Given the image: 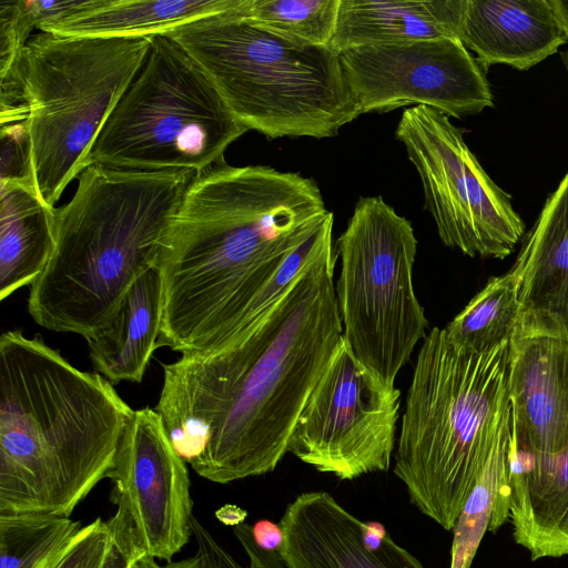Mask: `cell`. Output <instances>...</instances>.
<instances>
[{
  "label": "cell",
  "instance_id": "obj_30",
  "mask_svg": "<svg viewBox=\"0 0 568 568\" xmlns=\"http://www.w3.org/2000/svg\"><path fill=\"white\" fill-rule=\"evenodd\" d=\"M191 527L203 568H250L227 551L195 515L191 518Z\"/></svg>",
  "mask_w": 568,
  "mask_h": 568
},
{
  "label": "cell",
  "instance_id": "obj_18",
  "mask_svg": "<svg viewBox=\"0 0 568 568\" xmlns=\"http://www.w3.org/2000/svg\"><path fill=\"white\" fill-rule=\"evenodd\" d=\"M510 271L521 313L546 315L568 329V171L547 197Z\"/></svg>",
  "mask_w": 568,
  "mask_h": 568
},
{
  "label": "cell",
  "instance_id": "obj_12",
  "mask_svg": "<svg viewBox=\"0 0 568 568\" xmlns=\"http://www.w3.org/2000/svg\"><path fill=\"white\" fill-rule=\"evenodd\" d=\"M106 477L113 535L133 557L172 561L192 537L193 501L186 463L154 408L133 409Z\"/></svg>",
  "mask_w": 568,
  "mask_h": 568
},
{
  "label": "cell",
  "instance_id": "obj_35",
  "mask_svg": "<svg viewBox=\"0 0 568 568\" xmlns=\"http://www.w3.org/2000/svg\"><path fill=\"white\" fill-rule=\"evenodd\" d=\"M568 39V0H548Z\"/></svg>",
  "mask_w": 568,
  "mask_h": 568
},
{
  "label": "cell",
  "instance_id": "obj_20",
  "mask_svg": "<svg viewBox=\"0 0 568 568\" xmlns=\"http://www.w3.org/2000/svg\"><path fill=\"white\" fill-rule=\"evenodd\" d=\"M466 0H341L331 48L457 38Z\"/></svg>",
  "mask_w": 568,
  "mask_h": 568
},
{
  "label": "cell",
  "instance_id": "obj_7",
  "mask_svg": "<svg viewBox=\"0 0 568 568\" xmlns=\"http://www.w3.org/2000/svg\"><path fill=\"white\" fill-rule=\"evenodd\" d=\"M151 47L145 38L31 36L14 68L29 105L37 189L54 209L104 122L139 74Z\"/></svg>",
  "mask_w": 568,
  "mask_h": 568
},
{
  "label": "cell",
  "instance_id": "obj_11",
  "mask_svg": "<svg viewBox=\"0 0 568 568\" xmlns=\"http://www.w3.org/2000/svg\"><path fill=\"white\" fill-rule=\"evenodd\" d=\"M399 408L400 390L371 372L343 337L295 423L287 452L342 480L387 471Z\"/></svg>",
  "mask_w": 568,
  "mask_h": 568
},
{
  "label": "cell",
  "instance_id": "obj_1",
  "mask_svg": "<svg viewBox=\"0 0 568 568\" xmlns=\"http://www.w3.org/2000/svg\"><path fill=\"white\" fill-rule=\"evenodd\" d=\"M328 240L288 292L242 341L163 365L155 410L195 473L229 484L273 471L343 338Z\"/></svg>",
  "mask_w": 568,
  "mask_h": 568
},
{
  "label": "cell",
  "instance_id": "obj_6",
  "mask_svg": "<svg viewBox=\"0 0 568 568\" xmlns=\"http://www.w3.org/2000/svg\"><path fill=\"white\" fill-rule=\"evenodd\" d=\"M237 9L164 34L199 63L242 125L268 139H323L361 115L336 51L274 36Z\"/></svg>",
  "mask_w": 568,
  "mask_h": 568
},
{
  "label": "cell",
  "instance_id": "obj_37",
  "mask_svg": "<svg viewBox=\"0 0 568 568\" xmlns=\"http://www.w3.org/2000/svg\"><path fill=\"white\" fill-rule=\"evenodd\" d=\"M165 568H203L201 559L197 555L179 560V561H170L165 566Z\"/></svg>",
  "mask_w": 568,
  "mask_h": 568
},
{
  "label": "cell",
  "instance_id": "obj_3",
  "mask_svg": "<svg viewBox=\"0 0 568 568\" xmlns=\"http://www.w3.org/2000/svg\"><path fill=\"white\" fill-rule=\"evenodd\" d=\"M133 409L36 335L0 337V515L70 517L112 467Z\"/></svg>",
  "mask_w": 568,
  "mask_h": 568
},
{
  "label": "cell",
  "instance_id": "obj_27",
  "mask_svg": "<svg viewBox=\"0 0 568 568\" xmlns=\"http://www.w3.org/2000/svg\"><path fill=\"white\" fill-rule=\"evenodd\" d=\"M1 182L36 186L29 119L0 123Z\"/></svg>",
  "mask_w": 568,
  "mask_h": 568
},
{
  "label": "cell",
  "instance_id": "obj_26",
  "mask_svg": "<svg viewBox=\"0 0 568 568\" xmlns=\"http://www.w3.org/2000/svg\"><path fill=\"white\" fill-rule=\"evenodd\" d=\"M341 0H243L236 14L280 38L313 47H329Z\"/></svg>",
  "mask_w": 568,
  "mask_h": 568
},
{
  "label": "cell",
  "instance_id": "obj_28",
  "mask_svg": "<svg viewBox=\"0 0 568 568\" xmlns=\"http://www.w3.org/2000/svg\"><path fill=\"white\" fill-rule=\"evenodd\" d=\"M112 541L109 520L97 518L82 527L50 568H101Z\"/></svg>",
  "mask_w": 568,
  "mask_h": 568
},
{
  "label": "cell",
  "instance_id": "obj_25",
  "mask_svg": "<svg viewBox=\"0 0 568 568\" xmlns=\"http://www.w3.org/2000/svg\"><path fill=\"white\" fill-rule=\"evenodd\" d=\"M51 514L0 515V568H50L82 529Z\"/></svg>",
  "mask_w": 568,
  "mask_h": 568
},
{
  "label": "cell",
  "instance_id": "obj_10",
  "mask_svg": "<svg viewBox=\"0 0 568 568\" xmlns=\"http://www.w3.org/2000/svg\"><path fill=\"white\" fill-rule=\"evenodd\" d=\"M395 136L420 178L442 242L470 257L508 256L524 221L467 146L464 130L437 110L415 105L403 111Z\"/></svg>",
  "mask_w": 568,
  "mask_h": 568
},
{
  "label": "cell",
  "instance_id": "obj_16",
  "mask_svg": "<svg viewBox=\"0 0 568 568\" xmlns=\"http://www.w3.org/2000/svg\"><path fill=\"white\" fill-rule=\"evenodd\" d=\"M458 39L485 71H526L567 43L548 0H466Z\"/></svg>",
  "mask_w": 568,
  "mask_h": 568
},
{
  "label": "cell",
  "instance_id": "obj_21",
  "mask_svg": "<svg viewBox=\"0 0 568 568\" xmlns=\"http://www.w3.org/2000/svg\"><path fill=\"white\" fill-rule=\"evenodd\" d=\"M243 0H88L40 32L85 38H145L237 9Z\"/></svg>",
  "mask_w": 568,
  "mask_h": 568
},
{
  "label": "cell",
  "instance_id": "obj_14",
  "mask_svg": "<svg viewBox=\"0 0 568 568\" xmlns=\"http://www.w3.org/2000/svg\"><path fill=\"white\" fill-rule=\"evenodd\" d=\"M511 448L534 458L568 452V329L521 313L509 339Z\"/></svg>",
  "mask_w": 568,
  "mask_h": 568
},
{
  "label": "cell",
  "instance_id": "obj_33",
  "mask_svg": "<svg viewBox=\"0 0 568 568\" xmlns=\"http://www.w3.org/2000/svg\"><path fill=\"white\" fill-rule=\"evenodd\" d=\"M132 557L129 548L113 535L112 545L101 568H128Z\"/></svg>",
  "mask_w": 568,
  "mask_h": 568
},
{
  "label": "cell",
  "instance_id": "obj_2",
  "mask_svg": "<svg viewBox=\"0 0 568 568\" xmlns=\"http://www.w3.org/2000/svg\"><path fill=\"white\" fill-rule=\"evenodd\" d=\"M316 182L224 160L197 172L164 237L162 331L187 348L231 332L329 215Z\"/></svg>",
  "mask_w": 568,
  "mask_h": 568
},
{
  "label": "cell",
  "instance_id": "obj_24",
  "mask_svg": "<svg viewBox=\"0 0 568 568\" xmlns=\"http://www.w3.org/2000/svg\"><path fill=\"white\" fill-rule=\"evenodd\" d=\"M521 315L511 271L491 277L444 328L458 347L483 353L510 339Z\"/></svg>",
  "mask_w": 568,
  "mask_h": 568
},
{
  "label": "cell",
  "instance_id": "obj_15",
  "mask_svg": "<svg viewBox=\"0 0 568 568\" xmlns=\"http://www.w3.org/2000/svg\"><path fill=\"white\" fill-rule=\"evenodd\" d=\"M280 525L286 568H424L383 524L361 520L324 490L296 496Z\"/></svg>",
  "mask_w": 568,
  "mask_h": 568
},
{
  "label": "cell",
  "instance_id": "obj_8",
  "mask_svg": "<svg viewBox=\"0 0 568 568\" xmlns=\"http://www.w3.org/2000/svg\"><path fill=\"white\" fill-rule=\"evenodd\" d=\"M139 74L115 104L85 165L201 172L248 130L199 63L168 34L150 37Z\"/></svg>",
  "mask_w": 568,
  "mask_h": 568
},
{
  "label": "cell",
  "instance_id": "obj_13",
  "mask_svg": "<svg viewBox=\"0 0 568 568\" xmlns=\"http://www.w3.org/2000/svg\"><path fill=\"white\" fill-rule=\"evenodd\" d=\"M338 54L361 115L425 105L462 119L494 105L486 71L457 38L362 45Z\"/></svg>",
  "mask_w": 568,
  "mask_h": 568
},
{
  "label": "cell",
  "instance_id": "obj_29",
  "mask_svg": "<svg viewBox=\"0 0 568 568\" xmlns=\"http://www.w3.org/2000/svg\"><path fill=\"white\" fill-rule=\"evenodd\" d=\"M27 0L0 1V74L9 70L31 38L37 21Z\"/></svg>",
  "mask_w": 568,
  "mask_h": 568
},
{
  "label": "cell",
  "instance_id": "obj_23",
  "mask_svg": "<svg viewBox=\"0 0 568 568\" xmlns=\"http://www.w3.org/2000/svg\"><path fill=\"white\" fill-rule=\"evenodd\" d=\"M510 444L511 414L455 523L449 568H470L486 530L495 532L509 517Z\"/></svg>",
  "mask_w": 568,
  "mask_h": 568
},
{
  "label": "cell",
  "instance_id": "obj_22",
  "mask_svg": "<svg viewBox=\"0 0 568 568\" xmlns=\"http://www.w3.org/2000/svg\"><path fill=\"white\" fill-rule=\"evenodd\" d=\"M0 300L31 285L49 262L55 243V207L36 186L1 182Z\"/></svg>",
  "mask_w": 568,
  "mask_h": 568
},
{
  "label": "cell",
  "instance_id": "obj_5",
  "mask_svg": "<svg viewBox=\"0 0 568 568\" xmlns=\"http://www.w3.org/2000/svg\"><path fill=\"white\" fill-rule=\"evenodd\" d=\"M509 341L483 353L433 327L405 400L394 474L409 501L452 530L510 415Z\"/></svg>",
  "mask_w": 568,
  "mask_h": 568
},
{
  "label": "cell",
  "instance_id": "obj_34",
  "mask_svg": "<svg viewBox=\"0 0 568 568\" xmlns=\"http://www.w3.org/2000/svg\"><path fill=\"white\" fill-rule=\"evenodd\" d=\"M215 516L223 525L235 527L245 523L247 513L236 505L226 504L215 511Z\"/></svg>",
  "mask_w": 568,
  "mask_h": 568
},
{
  "label": "cell",
  "instance_id": "obj_38",
  "mask_svg": "<svg viewBox=\"0 0 568 568\" xmlns=\"http://www.w3.org/2000/svg\"><path fill=\"white\" fill-rule=\"evenodd\" d=\"M560 57H561L565 68L567 69V72H568V39H567V48L560 52Z\"/></svg>",
  "mask_w": 568,
  "mask_h": 568
},
{
  "label": "cell",
  "instance_id": "obj_36",
  "mask_svg": "<svg viewBox=\"0 0 568 568\" xmlns=\"http://www.w3.org/2000/svg\"><path fill=\"white\" fill-rule=\"evenodd\" d=\"M128 568H165L164 566H161L158 560L153 557L145 556V555H139L135 557H132Z\"/></svg>",
  "mask_w": 568,
  "mask_h": 568
},
{
  "label": "cell",
  "instance_id": "obj_17",
  "mask_svg": "<svg viewBox=\"0 0 568 568\" xmlns=\"http://www.w3.org/2000/svg\"><path fill=\"white\" fill-rule=\"evenodd\" d=\"M509 517L532 560L568 555V452L534 458L509 449Z\"/></svg>",
  "mask_w": 568,
  "mask_h": 568
},
{
  "label": "cell",
  "instance_id": "obj_4",
  "mask_svg": "<svg viewBox=\"0 0 568 568\" xmlns=\"http://www.w3.org/2000/svg\"><path fill=\"white\" fill-rule=\"evenodd\" d=\"M191 170L89 165L72 199L55 209V243L30 285L28 311L41 327L85 339L101 329L161 247Z\"/></svg>",
  "mask_w": 568,
  "mask_h": 568
},
{
  "label": "cell",
  "instance_id": "obj_32",
  "mask_svg": "<svg viewBox=\"0 0 568 568\" xmlns=\"http://www.w3.org/2000/svg\"><path fill=\"white\" fill-rule=\"evenodd\" d=\"M255 544L265 551L277 552L284 541V534L280 524L268 519H260L251 525Z\"/></svg>",
  "mask_w": 568,
  "mask_h": 568
},
{
  "label": "cell",
  "instance_id": "obj_19",
  "mask_svg": "<svg viewBox=\"0 0 568 568\" xmlns=\"http://www.w3.org/2000/svg\"><path fill=\"white\" fill-rule=\"evenodd\" d=\"M162 323V281L156 267L141 275L108 323L87 339L94 372L112 384L140 383L156 348Z\"/></svg>",
  "mask_w": 568,
  "mask_h": 568
},
{
  "label": "cell",
  "instance_id": "obj_9",
  "mask_svg": "<svg viewBox=\"0 0 568 568\" xmlns=\"http://www.w3.org/2000/svg\"><path fill=\"white\" fill-rule=\"evenodd\" d=\"M335 250L343 337L371 372L395 386L428 326L413 282L414 227L381 195L359 197Z\"/></svg>",
  "mask_w": 568,
  "mask_h": 568
},
{
  "label": "cell",
  "instance_id": "obj_31",
  "mask_svg": "<svg viewBox=\"0 0 568 568\" xmlns=\"http://www.w3.org/2000/svg\"><path fill=\"white\" fill-rule=\"evenodd\" d=\"M233 532L247 556L250 568H286L277 552L265 551L255 544L250 524L233 527Z\"/></svg>",
  "mask_w": 568,
  "mask_h": 568
}]
</instances>
